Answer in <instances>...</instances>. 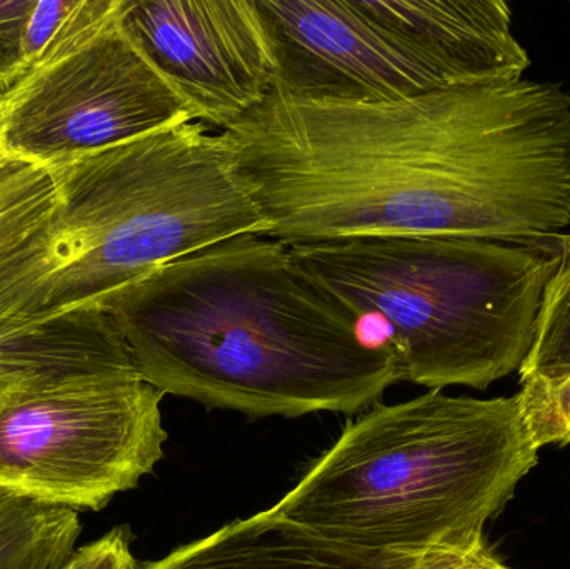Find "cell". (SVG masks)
Wrapping results in <instances>:
<instances>
[{
	"label": "cell",
	"instance_id": "obj_1",
	"mask_svg": "<svg viewBox=\"0 0 570 569\" xmlns=\"http://www.w3.org/2000/svg\"><path fill=\"white\" fill-rule=\"evenodd\" d=\"M220 133L263 236L285 244H541L570 224V97L558 84H455L385 102L271 92Z\"/></svg>",
	"mask_w": 570,
	"mask_h": 569
},
{
	"label": "cell",
	"instance_id": "obj_2",
	"mask_svg": "<svg viewBox=\"0 0 570 569\" xmlns=\"http://www.w3.org/2000/svg\"><path fill=\"white\" fill-rule=\"evenodd\" d=\"M140 377L164 394L254 418L358 413L401 381L389 344L295 261L243 234L100 301Z\"/></svg>",
	"mask_w": 570,
	"mask_h": 569
},
{
	"label": "cell",
	"instance_id": "obj_3",
	"mask_svg": "<svg viewBox=\"0 0 570 569\" xmlns=\"http://www.w3.org/2000/svg\"><path fill=\"white\" fill-rule=\"evenodd\" d=\"M519 394L431 390L351 421L274 513L372 557L484 540L538 463Z\"/></svg>",
	"mask_w": 570,
	"mask_h": 569
},
{
	"label": "cell",
	"instance_id": "obj_4",
	"mask_svg": "<svg viewBox=\"0 0 570 569\" xmlns=\"http://www.w3.org/2000/svg\"><path fill=\"white\" fill-rule=\"evenodd\" d=\"M352 314L381 317L401 381L488 390L534 343L554 251L462 237L371 236L288 244Z\"/></svg>",
	"mask_w": 570,
	"mask_h": 569
},
{
	"label": "cell",
	"instance_id": "obj_5",
	"mask_svg": "<svg viewBox=\"0 0 570 569\" xmlns=\"http://www.w3.org/2000/svg\"><path fill=\"white\" fill-rule=\"evenodd\" d=\"M59 194L57 269L42 317L127 284L266 220L223 133L187 120L49 167Z\"/></svg>",
	"mask_w": 570,
	"mask_h": 569
},
{
	"label": "cell",
	"instance_id": "obj_6",
	"mask_svg": "<svg viewBox=\"0 0 570 569\" xmlns=\"http://www.w3.org/2000/svg\"><path fill=\"white\" fill-rule=\"evenodd\" d=\"M164 396L140 377L127 346L30 361L0 387V490L102 510L163 460Z\"/></svg>",
	"mask_w": 570,
	"mask_h": 569
},
{
	"label": "cell",
	"instance_id": "obj_7",
	"mask_svg": "<svg viewBox=\"0 0 570 569\" xmlns=\"http://www.w3.org/2000/svg\"><path fill=\"white\" fill-rule=\"evenodd\" d=\"M122 9L0 90V150L52 167L194 120L124 29Z\"/></svg>",
	"mask_w": 570,
	"mask_h": 569
},
{
	"label": "cell",
	"instance_id": "obj_8",
	"mask_svg": "<svg viewBox=\"0 0 570 569\" xmlns=\"http://www.w3.org/2000/svg\"><path fill=\"white\" fill-rule=\"evenodd\" d=\"M276 66L273 92L385 102L455 86L358 0H254Z\"/></svg>",
	"mask_w": 570,
	"mask_h": 569
},
{
	"label": "cell",
	"instance_id": "obj_9",
	"mask_svg": "<svg viewBox=\"0 0 570 569\" xmlns=\"http://www.w3.org/2000/svg\"><path fill=\"white\" fill-rule=\"evenodd\" d=\"M122 26L197 122L227 129L273 92L254 0H124Z\"/></svg>",
	"mask_w": 570,
	"mask_h": 569
},
{
	"label": "cell",
	"instance_id": "obj_10",
	"mask_svg": "<svg viewBox=\"0 0 570 569\" xmlns=\"http://www.w3.org/2000/svg\"><path fill=\"white\" fill-rule=\"evenodd\" d=\"M385 29L414 47L454 84L524 77L528 50L512 33L502 0H358Z\"/></svg>",
	"mask_w": 570,
	"mask_h": 569
},
{
	"label": "cell",
	"instance_id": "obj_11",
	"mask_svg": "<svg viewBox=\"0 0 570 569\" xmlns=\"http://www.w3.org/2000/svg\"><path fill=\"white\" fill-rule=\"evenodd\" d=\"M57 217L49 167L0 150V337L42 317L57 269Z\"/></svg>",
	"mask_w": 570,
	"mask_h": 569
},
{
	"label": "cell",
	"instance_id": "obj_12",
	"mask_svg": "<svg viewBox=\"0 0 570 569\" xmlns=\"http://www.w3.org/2000/svg\"><path fill=\"white\" fill-rule=\"evenodd\" d=\"M387 563L385 558L332 543L267 510L136 569H385Z\"/></svg>",
	"mask_w": 570,
	"mask_h": 569
},
{
	"label": "cell",
	"instance_id": "obj_13",
	"mask_svg": "<svg viewBox=\"0 0 570 569\" xmlns=\"http://www.w3.org/2000/svg\"><path fill=\"white\" fill-rule=\"evenodd\" d=\"M554 276L546 287L534 343L521 374L522 413L538 450L570 443V234L556 237Z\"/></svg>",
	"mask_w": 570,
	"mask_h": 569
},
{
	"label": "cell",
	"instance_id": "obj_14",
	"mask_svg": "<svg viewBox=\"0 0 570 569\" xmlns=\"http://www.w3.org/2000/svg\"><path fill=\"white\" fill-rule=\"evenodd\" d=\"M80 533L77 511L0 490V569H59Z\"/></svg>",
	"mask_w": 570,
	"mask_h": 569
},
{
	"label": "cell",
	"instance_id": "obj_15",
	"mask_svg": "<svg viewBox=\"0 0 570 569\" xmlns=\"http://www.w3.org/2000/svg\"><path fill=\"white\" fill-rule=\"evenodd\" d=\"M122 0H36L20 40L19 79L67 42L112 19Z\"/></svg>",
	"mask_w": 570,
	"mask_h": 569
},
{
	"label": "cell",
	"instance_id": "obj_16",
	"mask_svg": "<svg viewBox=\"0 0 570 569\" xmlns=\"http://www.w3.org/2000/svg\"><path fill=\"white\" fill-rule=\"evenodd\" d=\"M385 569H511L489 550L485 540L465 547H435L392 558Z\"/></svg>",
	"mask_w": 570,
	"mask_h": 569
},
{
	"label": "cell",
	"instance_id": "obj_17",
	"mask_svg": "<svg viewBox=\"0 0 570 569\" xmlns=\"http://www.w3.org/2000/svg\"><path fill=\"white\" fill-rule=\"evenodd\" d=\"M129 530L114 528L92 543L73 550L59 569H136Z\"/></svg>",
	"mask_w": 570,
	"mask_h": 569
},
{
	"label": "cell",
	"instance_id": "obj_18",
	"mask_svg": "<svg viewBox=\"0 0 570 569\" xmlns=\"http://www.w3.org/2000/svg\"><path fill=\"white\" fill-rule=\"evenodd\" d=\"M36 0H0V90L13 82L20 69V40Z\"/></svg>",
	"mask_w": 570,
	"mask_h": 569
},
{
	"label": "cell",
	"instance_id": "obj_19",
	"mask_svg": "<svg viewBox=\"0 0 570 569\" xmlns=\"http://www.w3.org/2000/svg\"><path fill=\"white\" fill-rule=\"evenodd\" d=\"M570 97V96H569Z\"/></svg>",
	"mask_w": 570,
	"mask_h": 569
}]
</instances>
